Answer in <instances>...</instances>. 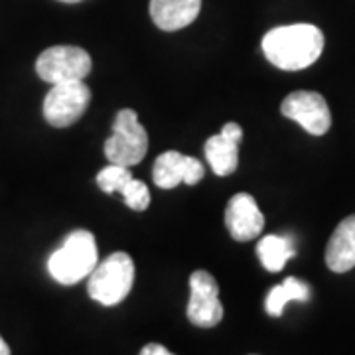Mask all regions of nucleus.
I'll return each mask as SVG.
<instances>
[{
    "label": "nucleus",
    "mask_w": 355,
    "mask_h": 355,
    "mask_svg": "<svg viewBox=\"0 0 355 355\" xmlns=\"http://www.w3.org/2000/svg\"><path fill=\"white\" fill-rule=\"evenodd\" d=\"M324 51V34L318 26L291 24L268 30L263 38L265 58L279 69L300 71L312 64Z\"/></svg>",
    "instance_id": "nucleus-1"
},
{
    "label": "nucleus",
    "mask_w": 355,
    "mask_h": 355,
    "mask_svg": "<svg viewBox=\"0 0 355 355\" xmlns=\"http://www.w3.org/2000/svg\"><path fill=\"white\" fill-rule=\"evenodd\" d=\"M99 263L95 235L85 229H77L65 237L64 245L53 251L48 261L51 279L64 286L77 284L93 272Z\"/></svg>",
    "instance_id": "nucleus-2"
},
{
    "label": "nucleus",
    "mask_w": 355,
    "mask_h": 355,
    "mask_svg": "<svg viewBox=\"0 0 355 355\" xmlns=\"http://www.w3.org/2000/svg\"><path fill=\"white\" fill-rule=\"evenodd\" d=\"M135 284V263L127 253L109 254L97 263L89 275V296L103 306H114L123 302Z\"/></svg>",
    "instance_id": "nucleus-3"
},
{
    "label": "nucleus",
    "mask_w": 355,
    "mask_h": 355,
    "mask_svg": "<svg viewBox=\"0 0 355 355\" xmlns=\"http://www.w3.org/2000/svg\"><path fill=\"white\" fill-rule=\"evenodd\" d=\"M148 153V135L140 125L139 114L132 109H123L114 116L113 135L105 142V156L111 164L137 166Z\"/></svg>",
    "instance_id": "nucleus-4"
},
{
    "label": "nucleus",
    "mask_w": 355,
    "mask_h": 355,
    "mask_svg": "<svg viewBox=\"0 0 355 355\" xmlns=\"http://www.w3.org/2000/svg\"><path fill=\"white\" fill-rule=\"evenodd\" d=\"M91 55L79 46H51L36 60V73L51 85L64 81H85L91 73Z\"/></svg>",
    "instance_id": "nucleus-5"
},
{
    "label": "nucleus",
    "mask_w": 355,
    "mask_h": 355,
    "mask_svg": "<svg viewBox=\"0 0 355 355\" xmlns=\"http://www.w3.org/2000/svg\"><path fill=\"white\" fill-rule=\"evenodd\" d=\"M91 103V89L85 81L55 83L44 99V116L51 127L65 128L77 123Z\"/></svg>",
    "instance_id": "nucleus-6"
},
{
    "label": "nucleus",
    "mask_w": 355,
    "mask_h": 355,
    "mask_svg": "<svg viewBox=\"0 0 355 355\" xmlns=\"http://www.w3.org/2000/svg\"><path fill=\"white\" fill-rule=\"evenodd\" d=\"M280 113L298 123L306 132L322 137L331 127V113L326 99L316 91H294L282 105Z\"/></svg>",
    "instance_id": "nucleus-7"
},
{
    "label": "nucleus",
    "mask_w": 355,
    "mask_h": 355,
    "mask_svg": "<svg viewBox=\"0 0 355 355\" xmlns=\"http://www.w3.org/2000/svg\"><path fill=\"white\" fill-rule=\"evenodd\" d=\"M188 320L198 328H216L223 320L217 280L207 270H196L190 277Z\"/></svg>",
    "instance_id": "nucleus-8"
},
{
    "label": "nucleus",
    "mask_w": 355,
    "mask_h": 355,
    "mask_svg": "<svg viewBox=\"0 0 355 355\" xmlns=\"http://www.w3.org/2000/svg\"><path fill=\"white\" fill-rule=\"evenodd\" d=\"M203 164L188 154L168 150L156 158L153 168L154 184L162 190H172L180 184L196 186L203 178Z\"/></svg>",
    "instance_id": "nucleus-9"
},
{
    "label": "nucleus",
    "mask_w": 355,
    "mask_h": 355,
    "mask_svg": "<svg viewBox=\"0 0 355 355\" xmlns=\"http://www.w3.org/2000/svg\"><path fill=\"white\" fill-rule=\"evenodd\" d=\"M225 225L231 237L239 243L253 241L263 233L265 216L251 193L239 191L229 200L225 207Z\"/></svg>",
    "instance_id": "nucleus-10"
},
{
    "label": "nucleus",
    "mask_w": 355,
    "mask_h": 355,
    "mask_svg": "<svg viewBox=\"0 0 355 355\" xmlns=\"http://www.w3.org/2000/svg\"><path fill=\"white\" fill-rule=\"evenodd\" d=\"M243 130L237 123H227L216 137L205 142V158L217 176H229L239 166V142Z\"/></svg>",
    "instance_id": "nucleus-11"
},
{
    "label": "nucleus",
    "mask_w": 355,
    "mask_h": 355,
    "mask_svg": "<svg viewBox=\"0 0 355 355\" xmlns=\"http://www.w3.org/2000/svg\"><path fill=\"white\" fill-rule=\"evenodd\" d=\"M150 18L164 32L190 26L202 10V0H150Z\"/></svg>",
    "instance_id": "nucleus-12"
},
{
    "label": "nucleus",
    "mask_w": 355,
    "mask_h": 355,
    "mask_svg": "<svg viewBox=\"0 0 355 355\" xmlns=\"http://www.w3.org/2000/svg\"><path fill=\"white\" fill-rule=\"evenodd\" d=\"M326 265L331 272H347L355 266V216L343 219L326 247Z\"/></svg>",
    "instance_id": "nucleus-13"
},
{
    "label": "nucleus",
    "mask_w": 355,
    "mask_h": 355,
    "mask_svg": "<svg viewBox=\"0 0 355 355\" xmlns=\"http://www.w3.org/2000/svg\"><path fill=\"white\" fill-rule=\"evenodd\" d=\"M296 300V302H308L310 300V286L300 279L288 277L284 279L282 284L272 286L270 292L266 294L265 310L268 316L279 318L284 312V306Z\"/></svg>",
    "instance_id": "nucleus-14"
},
{
    "label": "nucleus",
    "mask_w": 355,
    "mask_h": 355,
    "mask_svg": "<svg viewBox=\"0 0 355 355\" xmlns=\"http://www.w3.org/2000/svg\"><path fill=\"white\" fill-rule=\"evenodd\" d=\"M257 254L261 259V265L268 272H280L284 265L296 254V249L288 237L280 235H265L257 245Z\"/></svg>",
    "instance_id": "nucleus-15"
},
{
    "label": "nucleus",
    "mask_w": 355,
    "mask_h": 355,
    "mask_svg": "<svg viewBox=\"0 0 355 355\" xmlns=\"http://www.w3.org/2000/svg\"><path fill=\"white\" fill-rule=\"evenodd\" d=\"M130 178H132V174L127 166L109 164L97 174V184L105 193H121V190L127 186Z\"/></svg>",
    "instance_id": "nucleus-16"
},
{
    "label": "nucleus",
    "mask_w": 355,
    "mask_h": 355,
    "mask_svg": "<svg viewBox=\"0 0 355 355\" xmlns=\"http://www.w3.org/2000/svg\"><path fill=\"white\" fill-rule=\"evenodd\" d=\"M121 196L128 207L135 211H144L150 205V191L146 188V184L140 180H135V178L128 180L127 186L121 190Z\"/></svg>",
    "instance_id": "nucleus-17"
},
{
    "label": "nucleus",
    "mask_w": 355,
    "mask_h": 355,
    "mask_svg": "<svg viewBox=\"0 0 355 355\" xmlns=\"http://www.w3.org/2000/svg\"><path fill=\"white\" fill-rule=\"evenodd\" d=\"M140 355H174L170 349H166L164 345H160V343H148V345H144L142 347V352Z\"/></svg>",
    "instance_id": "nucleus-18"
},
{
    "label": "nucleus",
    "mask_w": 355,
    "mask_h": 355,
    "mask_svg": "<svg viewBox=\"0 0 355 355\" xmlns=\"http://www.w3.org/2000/svg\"><path fill=\"white\" fill-rule=\"evenodd\" d=\"M0 355H10V347H8V343L2 340V336H0Z\"/></svg>",
    "instance_id": "nucleus-19"
},
{
    "label": "nucleus",
    "mask_w": 355,
    "mask_h": 355,
    "mask_svg": "<svg viewBox=\"0 0 355 355\" xmlns=\"http://www.w3.org/2000/svg\"><path fill=\"white\" fill-rule=\"evenodd\" d=\"M60 2H67V4H73V2H79V0H60Z\"/></svg>",
    "instance_id": "nucleus-20"
}]
</instances>
